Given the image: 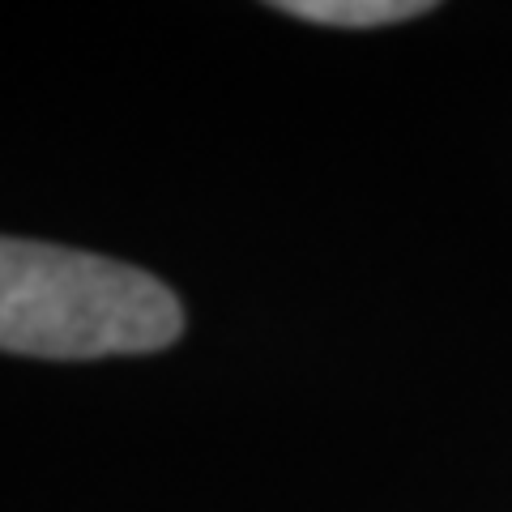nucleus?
Here are the masks:
<instances>
[{"label": "nucleus", "mask_w": 512, "mask_h": 512, "mask_svg": "<svg viewBox=\"0 0 512 512\" xmlns=\"http://www.w3.org/2000/svg\"><path fill=\"white\" fill-rule=\"evenodd\" d=\"M180 333V299L146 269L0 235V350L35 359L146 355Z\"/></svg>", "instance_id": "1"}, {"label": "nucleus", "mask_w": 512, "mask_h": 512, "mask_svg": "<svg viewBox=\"0 0 512 512\" xmlns=\"http://www.w3.org/2000/svg\"><path fill=\"white\" fill-rule=\"evenodd\" d=\"M278 13H291L303 22H320V26H389V22H406V18H423L431 9L427 0H286L274 5Z\"/></svg>", "instance_id": "2"}]
</instances>
